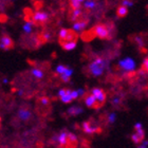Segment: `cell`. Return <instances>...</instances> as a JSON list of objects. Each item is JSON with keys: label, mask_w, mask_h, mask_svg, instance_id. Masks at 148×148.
<instances>
[{"label": "cell", "mask_w": 148, "mask_h": 148, "mask_svg": "<svg viewBox=\"0 0 148 148\" xmlns=\"http://www.w3.org/2000/svg\"><path fill=\"white\" fill-rule=\"evenodd\" d=\"M108 123L109 124H113L114 122H115V119H116V115H115V113H109L108 114Z\"/></svg>", "instance_id": "obj_26"}, {"label": "cell", "mask_w": 148, "mask_h": 148, "mask_svg": "<svg viewBox=\"0 0 148 148\" xmlns=\"http://www.w3.org/2000/svg\"><path fill=\"white\" fill-rule=\"evenodd\" d=\"M83 112H84V109L82 107H79V106H72L67 111L68 115H70V116H76V115L83 113Z\"/></svg>", "instance_id": "obj_16"}, {"label": "cell", "mask_w": 148, "mask_h": 148, "mask_svg": "<svg viewBox=\"0 0 148 148\" xmlns=\"http://www.w3.org/2000/svg\"><path fill=\"white\" fill-rule=\"evenodd\" d=\"M88 19H79V20H77V21H75L73 23V29L72 30H74V31L76 32V33H79V32L84 31L85 30V28L87 27V25H88Z\"/></svg>", "instance_id": "obj_14"}, {"label": "cell", "mask_w": 148, "mask_h": 148, "mask_svg": "<svg viewBox=\"0 0 148 148\" xmlns=\"http://www.w3.org/2000/svg\"><path fill=\"white\" fill-rule=\"evenodd\" d=\"M72 74H73V69L69 68L66 70V72L64 74H62V75H59V77H60V79L64 82V83H68L69 80H70V78H71Z\"/></svg>", "instance_id": "obj_19"}, {"label": "cell", "mask_w": 148, "mask_h": 148, "mask_svg": "<svg viewBox=\"0 0 148 148\" xmlns=\"http://www.w3.org/2000/svg\"><path fill=\"white\" fill-rule=\"evenodd\" d=\"M51 143L57 148H75L78 140L73 132H70L68 130H62L53 136Z\"/></svg>", "instance_id": "obj_1"}, {"label": "cell", "mask_w": 148, "mask_h": 148, "mask_svg": "<svg viewBox=\"0 0 148 148\" xmlns=\"http://www.w3.org/2000/svg\"><path fill=\"white\" fill-rule=\"evenodd\" d=\"M122 5H125V6H132L133 5V2L131 0H123V2H122Z\"/></svg>", "instance_id": "obj_28"}, {"label": "cell", "mask_w": 148, "mask_h": 148, "mask_svg": "<svg viewBox=\"0 0 148 148\" xmlns=\"http://www.w3.org/2000/svg\"><path fill=\"white\" fill-rule=\"evenodd\" d=\"M57 96H58L60 101H62L64 104H69L71 103L73 99V96H72V90L70 89H60L57 93Z\"/></svg>", "instance_id": "obj_11"}, {"label": "cell", "mask_w": 148, "mask_h": 148, "mask_svg": "<svg viewBox=\"0 0 148 148\" xmlns=\"http://www.w3.org/2000/svg\"><path fill=\"white\" fill-rule=\"evenodd\" d=\"M14 48V41L9 35L2 34L0 36V49L8 51Z\"/></svg>", "instance_id": "obj_10"}, {"label": "cell", "mask_w": 148, "mask_h": 148, "mask_svg": "<svg viewBox=\"0 0 148 148\" xmlns=\"http://www.w3.org/2000/svg\"><path fill=\"white\" fill-rule=\"evenodd\" d=\"M139 148H147V146H145V145H142V146H140Z\"/></svg>", "instance_id": "obj_31"}, {"label": "cell", "mask_w": 148, "mask_h": 148, "mask_svg": "<svg viewBox=\"0 0 148 148\" xmlns=\"http://www.w3.org/2000/svg\"><path fill=\"white\" fill-rule=\"evenodd\" d=\"M39 104L43 107H48L50 105V99L46 96H42V97H40L39 99Z\"/></svg>", "instance_id": "obj_23"}, {"label": "cell", "mask_w": 148, "mask_h": 148, "mask_svg": "<svg viewBox=\"0 0 148 148\" xmlns=\"http://www.w3.org/2000/svg\"><path fill=\"white\" fill-rule=\"evenodd\" d=\"M77 1H79V2H83L84 0H77Z\"/></svg>", "instance_id": "obj_33"}, {"label": "cell", "mask_w": 148, "mask_h": 148, "mask_svg": "<svg viewBox=\"0 0 148 148\" xmlns=\"http://www.w3.org/2000/svg\"><path fill=\"white\" fill-rule=\"evenodd\" d=\"M70 20L72 21H77V20H79V19H83V12H82V10L80 9H76V10H72L71 13H70Z\"/></svg>", "instance_id": "obj_15"}, {"label": "cell", "mask_w": 148, "mask_h": 148, "mask_svg": "<svg viewBox=\"0 0 148 148\" xmlns=\"http://www.w3.org/2000/svg\"><path fill=\"white\" fill-rule=\"evenodd\" d=\"M142 70L145 72H148V56L144 59V62L142 64Z\"/></svg>", "instance_id": "obj_27"}, {"label": "cell", "mask_w": 148, "mask_h": 148, "mask_svg": "<svg viewBox=\"0 0 148 148\" xmlns=\"http://www.w3.org/2000/svg\"><path fill=\"white\" fill-rule=\"evenodd\" d=\"M0 127H1V116H0Z\"/></svg>", "instance_id": "obj_32"}, {"label": "cell", "mask_w": 148, "mask_h": 148, "mask_svg": "<svg viewBox=\"0 0 148 148\" xmlns=\"http://www.w3.org/2000/svg\"><path fill=\"white\" fill-rule=\"evenodd\" d=\"M84 101H85V105L88 107V108H93V109H99V105H97V102H96L95 97L89 93V94H86L84 96Z\"/></svg>", "instance_id": "obj_13"}, {"label": "cell", "mask_w": 148, "mask_h": 148, "mask_svg": "<svg viewBox=\"0 0 148 148\" xmlns=\"http://www.w3.org/2000/svg\"><path fill=\"white\" fill-rule=\"evenodd\" d=\"M27 16H25V20L32 21L36 25H43L49 21L50 15L45 11L41 10H37L35 12H29V10L25 11Z\"/></svg>", "instance_id": "obj_3"}, {"label": "cell", "mask_w": 148, "mask_h": 148, "mask_svg": "<svg viewBox=\"0 0 148 148\" xmlns=\"http://www.w3.org/2000/svg\"><path fill=\"white\" fill-rule=\"evenodd\" d=\"M60 46L62 47V49L65 51H72L76 48L77 41L76 40H70V41H66V42L60 43Z\"/></svg>", "instance_id": "obj_17"}, {"label": "cell", "mask_w": 148, "mask_h": 148, "mask_svg": "<svg viewBox=\"0 0 148 148\" xmlns=\"http://www.w3.org/2000/svg\"><path fill=\"white\" fill-rule=\"evenodd\" d=\"M67 69H68V67H66L64 65H59L56 67V73L58 74V75H62V74L65 73Z\"/></svg>", "instance_id": "obj_22"}, {"label": "cell", "mask_w": 148, "mask_h": 148, "mask_svg": "<svg viewBox=\"0 0 148 148\" xmlns=\"http://www.w3.org/2000/svg\"><path fill=\"white\" fill-rule=\"evenodd\" d=\"M90 33L92 37H97L99 39H110L111 38V30L108 25L105 23H97L90 30Z\"/></svg>", "instance_id": "obj_4"}, {"label": "cell", "mask_w": 148, "mask_h": 148, "mask_svg": "<svg viewBox=\"0 0 148 148\" xmlns=\"http://www.w3.org/2000/svg\"><path fill=\"white\" fill-rule=\"evenodd\" d=\"M145 139V131L143 129L142 124L141 123H136L134 125V132L131 136V140H132L133 143L136 144H139V143H142Z\"/></svg>", "instance_id": "obj_7"}, {"label": "cell", "mask_w": 148, "mask_h": 148, "mask_svg": "<svg viewBox=\"0 0 148 148\" xmlns=\"http://www.w3.org/2000/svg\"><path fill=\"white\" fill-rule=\"evenodd\" d=\"M33 27H34L33 22L25 20V23L23 25V32H25V34H31L32 31H33Z\"/></svg>", "instance_id": "obj_21"}, {"label": "cell", "mask_w": 148, "mask_h": 148, "mask_svg": "<svg viewBox=\"0 0 148 148\" xmlns=\"http://www.w3.org/2000/svg\"><path fill=\"white\" fill-rule=\"evenodd\" d=\"M17 117L21 122H28L32 119V111L27 107H22L17 111Z\"/></svg>", "instance_id": "obj_12"}, {"label": "cell", "mask_w": 148, "mask_h": 148, "mask_svg": "<svg viewBox=\"0 0 148 148\" xmlns=\"http://www.w3.org/2000/svg\"><path fill=\"white\" fill-rule=\"evenodd\" d=\"M2 82H3V84H8V83H9V80H8V78H3Z\"/></svg>", "instance_id": "obj_30"}, {"label": "cell", "mask_w": 148, "mask_h": 148, "mask_svg": "<svg viewBox=\"0 0 148 148\" xmlns=\"http://www.w3.org/2000/svg\"><path fill=\"white\" fill-rule=\"evenodd\" d=\"M31 75L33 77H34L35 79H42L43 77H45V73H43V71L41 70V69L39 68H32L31 69Z\"/></svg>", "instance_id": "obj_18"}, {"label": "cell", "mask_w": 148, "mask_h": 148, "mask_svg": "<svg viewBox=\"0 0 148 148\" xmlns=\"http://www.w3.org/2000/svg\"><path fill=\"white\" fill-rule=\"evenodd\" d=\"M107 68V62L102 57H96L88 66V71L93 77L102 76Z\"/></svg>", "instance_id": "obj_2"}, {"label": "cell", "mask_w": 148, "mask_h": 148, "mask_svg": "<svg viewBox=\"0 0 148 148\" xmlns=\"http://www.w3.org/2000/svg\"><path fill=\"white\" fill-rule=\"evenodd\" d=\"M77 34L74 30H69V29H62L58 32V39L59 43L70 41V40H77Z\"/></svg>", "instance_id": "obj_6"}, {"label": "cell", "mask_w": 148, "mask_h": 148, "mask_svg": "<svg viewBox=\"0 0 148 148\" xmlns=\"http://www.w3.org/2000/svg\"><path fill=\"white\" fill-rule=\"evenodd\" d=\"M95 6V2L93 1V0H88L85 2V8L86 9H93Z\"/></svg>", "instance_id": "obj_25"}, {"label": "cell", "mask_w": 148, "mask_h": 148, "mask_svg": "<svg viewBox=\"0 0 148 148\" xmlns=\"http://www.w3.org/2000/svg\"><path fill=\"white\" fill-rule=\"evenodd\" d=\"M120 103H121V99H119V97H114V99H112V104H113V105H119Z\"/></svg>", "instance_id": "obj_29"}, {"label": "cell", "mask_w": 148, "mask_h": 148, "mask_svg": "<svg viewBox=\"0 0 148 148\" xmlns=\"http://www.w3.org/2000/svg\"><path fill=\"white\" fill-rule=\"evenodd\" d=\"M119 67L126 72H133L134 69H136V62H134V60L132 58L127 57V58L122 59L119 62Z\"/></svg>", "instance_id": "obj_9"}, {"label": "cell", "mask_w": 148, "mask_h": 148, "mask_svg": "<svg viewBox=\"0 0 148 148\" xmlns=\"http://www.w3.org/2000/svg\"><path fill=\"white\" fill-rule=\"evenodd\" d=\"M128 14V9H127V6L125 5H121L117 8L116 10V15L119 18H123L125 16Z\"/></svg>", "instance_id": "obj_20"}, {"label": "cell", "mask_w": 148, "mask_h": 148, "mask_svg": "<svg viewBox=\"0 0 148 148\" xmlns=\"http://www.w3.org/2000/svg\"><path fill=\"white\" fill-rule=\"evenodd\" d=\"M82 129L87 134H94V133H99L102 131V128L99 123H96L94 120L85 121L82 124Z\"/></svg>", "instance_id": "obj_5"}, {"label": "cell", "mask_w": 148, "mask_h": 148, "mask_svg": "<svg viewBox=\"0 0 148 148\" xmlns=\"http://www.w3.org/2000/svg\"><path fill=\"white\" fill-rule=\"evenodd\" d=\"M80 3L82 2L77 1V0H70V6H71L72 10L80 9Z\"/></svg>", "instance_id": "obj_24"}, {"label": "cell", "mask_w": 148, "mask_h": 148, "mask_svg": "<svg viewBox=\"0 0 148 148\" xmlns=\"http://www.w3.org/2000/svg\"><path fill=\"white\" fill-rule=\"evenodd\" d=\"M90 93L92 94L94 97H95L96 102H97V105H99V108H101L104 104H105L106 99H107V95H106V92L102 88H92Z\"/></svg>", "instance_id": "obj_8"}]
</instances>
